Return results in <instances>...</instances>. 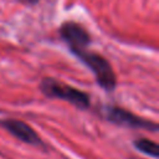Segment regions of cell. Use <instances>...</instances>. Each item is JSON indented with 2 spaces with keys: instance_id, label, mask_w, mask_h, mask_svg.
Masks as SVG:
<instances>
[{
  "instance_id": "obj_5",
  "label": "cell",
  "mask_w": 159,
  "mask_h": 159,
  "mask_svg": "<svg viewBox=\"0 0 159 159\" xmlns=\"http://www.w3.org/2000/svg\"><path fill=\"white\" fill-rule=\"evenodd\" d=\"M0 125L20 142H24L26 144H30L37 148H45V143L37 134V132L24 120L15 119V118H6L0 120Z\"/></svg>"
},
{
  "instance_id": "obj_2",
  "label": "cell",
  "mask_w": 159,
  "mask_h": 159,
  "mask_svg": "<svg viewBox=\"0 0 159 159\" xmlns=\"http://www.w3.org/2000/svg\"><path fill=\"white\" fill-rule=\"evenodd\" d=\"M39 88L45 97L66 101L81 111H86L91 106V98L87 92L52 77H43L39 84Z\"/></svg>"
},
{
  "instance_id": "obj_6",
  "label": "cell",
  "mask_w": 159,
  "mask_h": 159,
  "mask_svg": "<svg viewBox=\"0 0 159 159\" xmlns=\"http://www.w3.org/2000/svg\"><path fill=\"white\" fill-rule=\"evenodd\" d=\"M133 145L138 152L145 155H149L154 159L159 157V145L154 140H150L148 138H138L133 142Z\"/></svg>"
},
{
  "instance_id": "obj_8",
  "label": "cell",
  "mask_w": 159,
  "mask_h": 159,
  "mask_svg": "<svg viewBox=\"0 0 159 159\" xmlns=\"http://www.w3.org/2000/svg\"><path fill=\"white\" fill-rule=\"evenodd\" d=\"M129 159H135V158H129Z\"/></svg>"
},
{
  "instance_id": "obj_4",
  "label": "cell",
  "mask_w": 159,
  "mask_h": 159,
  "mask_svg": "<svg viewBox=\"0 0 159 159\" xmlns=\"http://www.w3.org/2000/svg\"><path fill=\"white\" fill-rule=\"evenodd\" d=\"M58 34L62 41L67 45L71 53L88 48L92 42V37L88 30L77 21L67 20L62 22L58 29Z\"/></svg>"
},
{
  "instance_id": "obj_3",
  "label": "cell",
  "mask_w": 159,
  "mask_h": 159,
  "mask_svg": "<svg viewBox=\"0 0 159 159\" xmlns=\"http://www.w3.org/2000/svg\"><path fill=\"white\" fill-rule=\"evenodd\" d=\"M103 117L119 127H125V128H132V129H145L150 132H158V124L150 119L139 117L134 114L133 112L124 109L118 106H106L103 108Z\"/></svg>"
},
{
  "instance_id": "obj_7",
  "label": "cell",
  "mask_w": 159,
  "mask_h": 159,
  "mask_svg": "<svg viewBox=\"0 0 159 159\" xmlns=\"http://www.w3.org/2000/svg\"><path fill=\"white\" fill-rule=\"evenodd\" d=\"M16 1H20V2H22V4H25V5H36V4H39V1L40 0H16Z\"/></svg>"
},
{
  "instance_id": "obj_1",
  "label": "cell",
  "mask_w": 159,
  "mask_h": 159,
  "mask_svg": "<svg viewBox=\"0 0 159 159\" xmlns=\"http://www.w3.org/2000/svg\"><path fill=\"white\" fill-rule=\"evenodd\" d=\"M76 56L94 76L97 84L106 92H113L117 87V76L113 71L109 61L101 53L94 51H88V48L82 51H76L72 53Z\"/></svg>"
}]
</instances>
